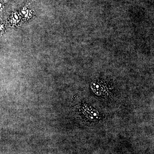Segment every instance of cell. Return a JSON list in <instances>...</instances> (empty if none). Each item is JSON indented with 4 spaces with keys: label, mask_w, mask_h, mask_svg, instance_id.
<instances>
[{
    "label": "cell",
    "mask_w": 154,
    "mask_h": 154,
    "mask_svg": "<svg viewBox=\"0 0 154 154\" xmlns=\"http://www.w3.org/2000/svg\"><path fill=\"white\" fill-rule=\"evenodd\" d=\"M5 31V26L4 23L0 21V33H4Z\"/></svg>",
    "instance_id": "2"
},
{
    "label": "cell",
    "mask_w": 154,
    "mask_h": 154,
    "mask_svg": "<svg viewBox=\"0 0 154 154\" xmlns=\"http://www.w3.org/2000/svg\"><path fill=\"white\" fill-rule=\"evenodd\" d=\"M20 17L18 14H15L12 15L9 20V24L12 27L17 26L20 22Z\"/></svg>",
    "instance_id": "1"
},
{
    "label": "cell",
    "mask_w": 154,
    "mask_h": 154,
    "mask_svg": "<svg viewBox=\"0 0 154 154\" xmlns=\"http://www.w3.org/2000/svg\"><path fill=\"white\" fill-rule=\"evenodd\" d=\"M3 9V5L2 3L0 2V11H2Z\"/></svg>",
    "instance_id": "3"
}]
</instances>
